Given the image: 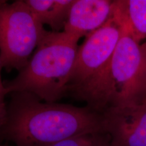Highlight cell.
Returning <instances> with one entry per match:
<instances>
[{"instance_id":"obj_1","label":"cell","mask_w":146,"mask_h":146,"mask_svg":"<svg viewBox=\"0 0 146 146\" xmlns=\"http://www.w3.org/2000/svg\"><path fill=\"white\" fill-rule=\"evenodd\" d=\"M11 95L0 139L16 146H53L76 137L105 133L103 114L89 106L42 102L29 93Z\"/></svg>"},{"instance_id":"obj_2","label":"cell","mask_w":146,"mask_h":146,"mask_svg":"<svg viewBox=\"0 0 146 146\" xmlns=\"http://www.w3.org/2000/svg\"><path fill=\"white\" fill-rule=\"evenodd\" d=\"M78 48V41L64 31H46L26 66L3 81L6 96L29 93L44 102L58 101L68 91Z\"/></svg>"},{"instance_id":"obj_3","label":"cell","mask_w":146,"mask_h":146,"mask_svg":"<svg viewBox=\"0 0 146 146\" xmlns=\"http://www.w3.org/2000/svg\"><path fill=\"white\" fill-rule=\"evenodd\" d=\"M120 25L121 35L108 68L87 105L101 113L110 107L146 102V42L137 43Z\"/></svg>"},{"instance_id":"obj_4","label":"cell","mask_w":146,"mask_h":146,"mask_svg":"<svg viewBox=\"0 0 146 146\" xmlns=\"http://www.w3.org/2000/svg\"><path fill=\"white\" fill-rule=\"evenodd\" d=\"M121 25L113 14L103 26L78 46L68 91L88 105L99 87L121 35Z\"/></svg>"},{"instance_id":"obj_5","label":"cell","mask_w":146,"mask_h":146,"mask_svg":"<svg viewBox=\"0 0 146 146\" xmlns=\"http://www.w3.org/2000/svg\"><path fill=\"white\" fill-rule=\"evenodd\" d=\"M46 30L25 0L0 1V63L7 71L26 66Z\"/></svg>"},{"instance_id":"obj_6","label":"cell","mask_w":146,"mask_h":146,"mask_svg":"<svg viewBox=\"0 0 146 146\" xmlns=\"http://www.w3.org/2000/svg\"><path fill=\"white\" fill-rule=\"evenodd\" d=\"M102 114L112 146H146V102L110 107Z\"/></svg>"},{"instance_id":"obj_7","label":"cell","mask_w":146,"mask_h":146,"mask_svg":"<svg viewBox=\"0 0 146 146\" xmlns=\"http://www.w3.org/2000/svg\"><path fill=\"white\" fill-rule=\"evenodd\" d=\"M114 7V0H74L63 31L78 41L103 26Z\"/></svg>"},{"instance_id":"obj_8","label":"cell","mask_w":146,"mask_h":146,"mask_svg":"<svg viewBox=\"0 0 146 146\" xmlns=\"http://www.w3.org/2000/svg\"><path fill=\"white\" fill-rule=\"evenodd\" d=\"M114 13L135 41L145 39L146 0H114Z\"/></svg>"},{"instance_id":"obj_9","label":"cell","mask_w":146,"mask_h":146,"mask_svg":"<svg viewBox=\"0 0 146 146\" xmlns=\"http://www.w3.org/2000/svg\"><path fill=\"white\" fill-rule=\"evenodd\" d=\"M36 19L53 31L64 30L74 0H25Z\"/></svg>"},{"instance_id":"obj_10","label":"cell","mask_w":146,"mask_h":146,"mask_svg":"<svg viewBox=\"0 0 146 146\" xmlns=\"http://www.w3.org/2000/svg\"><path fill=\"white\" fill-rule=\"evenodd\" d=\"M93 135L76 137L64 140L53 146H91L92 143Z\"/></svg>"},{"instance_id":"obj_11","label":"cell","mask_w":146,"mask_h":146,"mask_svg":"<svg viewBox=\"0 0 146 146\" xmlns=\"http://www.w3.org/2000/svg\"><path fill=\"white\" fill-rule=\"evenodd\" d=\"M91 146H112L110 138L107 133L94 135Z\"/></svg>"},{"instance_id":"obj_12","label":"cell","mask_w":146,"mask_h":146,"mask_svg":"<svg viewBox=\"0 0 146 146\" xmlns=\"http://www.w3.org/2000/svg\"><path fill=\"white\" fill-rule=\"evenodd\" d=\"M1 69H2V68H1V63H0V114L5 116V110H6V103H5V98L6 94H5L3 81H2V78H1Z\"/></svg>"},{"instance_id":"obj_13","label":"cell","mask_w":146,"mask_h":146,"mask_svg":"<svg viewBox=\"0 0 146 146\" xmlns=\"http://www.w3.org/2000/svg\"><path fill=\"white\" fill-rule=\"evenodd\" d=\"M4 118H5V116H3V115L1 114H0V132H1V127H2V125L3 124V121H4ZM0 140H1V139H0Z\"/></svg>"},{"instance_id":"obj_14","label":"cell","mask_w":146,"mask_h":146,"mask_svg":"<svg viewBox=\"0 0 146 146\" xmlns=\"http://www.w3.org/2000/svg\"><path fill=\"white\" fill-rule=\"evenodd\" d=\"M0 146H7V145H0Z\"/></svg>"}]
</instances>
